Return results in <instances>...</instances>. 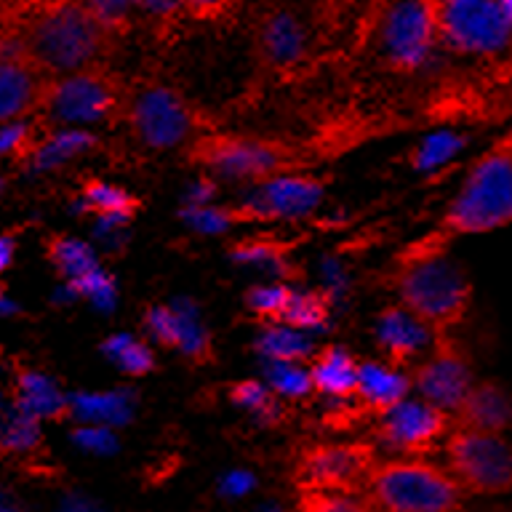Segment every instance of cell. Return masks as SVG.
Segmentation results:
<instances>
[{
	"label": "cell",
	"mask_w": 512,
	"mask_h": 512,
	"mask_svg": "<svg viewBox=\"0 0 512 512\" xmlns=\"http://www.w3.org/2000/svg\"><path fill=\"white\" fill-rule=\"evenodd\" d=\"M144 326L163 347H176L182 350V334H184V318L182 312L174 307H150L144 312Z\"/></svg>",
	"instance_id": "f1b7e54d"
},
{
	"label": "cell",
	"mask_w": 512,
	"mask_h": 512,
	"mask_svg": "<svg viewBox=\"0 0 512 512\" xmlns=\"http://www.w3.org/2000/svg\"><path fill=\"white\" fill-rule=\"evenodd\" d=\"M286 243H280L275 238H246L235 243L230 248L232 259L238 262H251V264H275L280 272H294L291 267H286Z\"/></svg>",
	"instance_id": "83f0119b"
},
{
	"label": "cell",
	"mask_w": 512,
	"mask_h": 512,
	"mask_svg": "<svg viewBox=\"0 0 512 512\" xmlns=\"http://www.w3.org/2000/svg\"><path fill=\"white\" fill-rule=\"evenodd\" d=\"M360 499L371 512H462L467 491L438 464L390 459L376 464Z\"/></svg>",
	"instance_id": "277c9868"
},
{
	"label": "cell",
	"mask_w": 512,
	"mask_h": 512,
	"mask_svg": "<svg viewBox=\"0 0 512 512\" xmlns=\"http://www.w3.org/2000/svg\"><path fill=\"white\" fill-rule=\"evenodd\" d=\"M43 248H46L48 262L54 264L59 275L70 280L78 291H83L88 283H94L102 275L91 248L86 243H80V240L64 238V235H48L43 240Z\"/></svg>",
	"instance_id": "44dd1931"
},
{
	"label": "cell",
	"mask_w": 512,
	"mask_h": 512,
	"mask_svg": "<svg viewBox=\"0 0 512 512\" xmlns=\"http://www.w3.org/2000/svg\"><path fill=\"white\" fill-rule=\"evenodd\" d=\"M3 30L48 75L67 78L104 67L112 38L99 27L86 3H30L3 11Z\"/></svg>",
	"instance_id": "6da1fadb"
},
{
	"label": "cell",
	"mask_w": 512,
	"mask_h": 512,
	"mask_svg": "<svg viewBox=\"0 0 512 512\" xmlns=\"http://www.w3.org/2000/svg\"><path fill=\"white\" fill-rule=\"evenodd\" d=\"M123 120L152 150L192 144L203 136L200 131L211 128L206 112H200L195 104L187 102L179 91L168 86H152V83L128 91V107Z\"/></svg>",
	"instance_id": "8992f818"
},
{
	"label": "cell",
	"mask_w": 512,
	"mask_h": 512,
	"mask_svg": "<svg viewBox=\"0 0 512 512\" xmlns=\"http://www.w3.org/2000/svg\"><path fill=\"white\" fill-rule=\"evenodd\" d=\"M376 464V451L368 443H323L299 454L294 480L299 491L360 496Z\"/></svg>",
	"instance_id": "8fae6325"
},
{
	"label": "cell",
	"mask_w": 512,
	"mask_h": 512,
	"mask_svg": "<svg viewBox=\"0 0 512 512\" xmlns=\"http://www.w3.org/2000/svg\"><path fill=\"white\" fill-rule=\"evenodd\" d=\"M472 368L464 350L448 334H435L430 358L419 363L411 374V387L422 400L443 411H456L472 390Z\"/></svg>",
	"instance_id": "4fadbf2b"
},
{
	"label": "cell",
	"mask_w": 512,
	"mask_h": 512,
	"mask_svg": "<svg viewBox=\"0 0 512 512\" xmlns=\"http://www.w3.org/2000/svg\"><path fill=\"white\" fill-rule=\"evenodd\" d=\"M502 11H504V16H507V22H510V27H512V0H510V3H502Z\"/></svg>",
	"instance_id": "f35d334b"
},
{
	"label": "cell",
	"mask_w": 512,
	"mask_h": 512,
	"mask_svg": "<svg viewBox=\"0 0 512 512\" xmlns=\"http://www.w3.org/2000/svg\"><path fill=\"white\" fill-rule=\"evenodd\" d=\"M256 350L262 352V358H267L270 363H296V366H302L310 358L312 347L304 336H299L291 328L267 326L259 334Z\"/></svg>",
	"instance_id": "603a6c76"
},
{
	"label": "cell",
	"mask_w": 512,
	"mask_h": 512,
	"mask_svg": "<svg viewBox=\"0 0 512 512\" xmlns=\"http://www.w3.org/2000/svg\"><path fill=\"white\" fill-rule=\"evenodd\" d=\"M16 254V243L14 238H8V235H0V275L11 267Z\"/></svg>",
	"instance_id": "8d00e7d4"
},
{
	"label": "cell",
	"mask_w": 512,
	"mask_h": 512,
	"mask_svg": "<svg viewBox=\"0 0 512 512\" xmlns=\"http://www.w3.org/2000/svg\"><path fill=\"white\" fill-rule=\"evenodd\" d=\"M86 6H88V11L94 14L96 22H99V27H102V30L107 32L112 40L123 38V35H128V32H131V24H134V19H131V11H134V8L128 6V3L104 0V3H86Z\"/></svg>",
	"instance_id": "e575fe53"
},
{
	"label": "cell",
	"mask_w": 512,
	"mask_h": 512,
	"mask_svg": "<svg viewBox=\"0 0 512 512\" xmlns=\"http://www.w3.org/2000/svg\"><path fill=\"white\" fill-rule=\"evenodd\" d=\"M3 304H6V296H3V288H0V310H3Z\"/></svg>",
	"instance_id": "ab89813d"
},
{
	"label": "cell",
	"mask_w": 512,
	"mask_h": 512,
	"mask_svg": "<svg viewBox=\"0 0 512 512\" xmlns=\"http://www.w3.org/2000/svg\"><path fill=\"white\" fill-rule=\"evenodd\" d=\"M395 288L400 294V307L422 320L432 334H448L456 323H462L472 302L467 272L446 254H398Z\"/></svg>",
	"instance_id": "3957f363"
},
{
	"label": "cell",
	"mask_w": 512,
	"mask_h": 512,
	"mask_svg": "<svg viewBox=\"0 0 512 512\" xmlns=\"http://www.w3.org/2000/svg\"><path fill=\"white\" fill-rule=\"evenodd\" d=\"M438 43L454 54L491 56L510 46L512 27L502 3L483 0H432Z\"/></svg>",
	"instance_id": "ba28073f"
},
{
	"label": "cell",
	"mask_w": 512,
	"mask_h": 512,
	"mask_svg": "<svg viewBox=\"0 0 512 512\" xmlns=\"http://www.w3.org/2000/svg\"><path fill=\"white\" fill-rule=\"evenodd\" d=\"M96 139L86 131H59V134L46 136L43 142H38V150L32 155V160L38 166H56L64 158H70L75 152H83L88 147H94Z\"/></svg>",
	"instance_id": "484cf974"
},
{
	"label": "cell",
	"mask_w": 512,
	"mask_h": 512,
	"mask_svg": "<svg viewBox=\"0 0 512 512\" xmlns=\"http://www.w3.org/2000/svg\"><path fill=\"white\" fill-rule=\"evenodd\" d=\"M80 192H83V200L88 203V208L99 216H107V219H131L142 208V203L131 192L99 182V179L83 182Z\"/></svg>",
	"instance_id": "cb8c5ba5"
},
{
	"label": "cell",
	"mask_w": 512,
	"mask_h": 512,
	"mask_svg": "<svg viewBox=\"0 0 512 512\" xmlns=\"http://www.w3.org/2000/svg\"><path fill=\"white\" fill-rule=\"evenodd\" d=\"M16 392H19V408L24 416L32 419H64L70 414V403L59 395L54 384L32 371H19L16 374Z\"/></svg>",
	"instance_id": "7402d4cb"
},
{
	"label": "cell",
	"mask_w": 512,
	"mask_h": 512,
	"mask_svg": "<svg viewBox=\"0 0 512 512\" xmlns=\"http://www.w3.org/2000/svg\"><path fill=\"white\" fill-rule=\"evenodd\" d=\"M443 454L448 470L467 494L499 496L512 491V443L502 435L451 430Z\"/></svg>",
	"instance_id": "9c48e42d"
},
{
	"label": "cell",
	"mask_w": 512,
	"mask_h": 512,
	"mask_svg": "<svg viewBox=\"0 0 512 512\" xmlns=\"http://www.w3.org/2000/svg\"><path fill=\"white\" fill-rule=\"evenodd\" d=\"M312 387L331 398H355L358 395L360 363L342 347H323L312 358Z\"/></svg>",
	"instance_id": "ffe728a7"
},
{
	"label": "cell",
	"mask_w": 512,
	"mask_h": 512,
	"mask_svg": "<svg viewBox=\"0 0 512 512\" xmlns=\"http://www.w3.org/2000/svg\"><path fill=\"white\" fill-rule=\"evenodd\" d=\"M368 32L379 40L384 62L390 70H416L427 62L430 48L438 43L432 0L379 6L374 19L368 22Z\"/></svg>",
	"instance_id": "30bf717a"
},
{
	"label": "cell",
	"mask_w": 512,
	"mask_h": 512,
	"mask_svg": "<svg viewBox=\"0 0 512 512\" xmlns=\"http://www.w3.org/2000/svg\"><path fill=\"white\" fill-rule=\"evenodd\" d=\"M38 150V126L35 123H11L0 128V158H11L16 163L30 160Z\"/></svg>",
	"instance_id": "f546056e"
},
{
	"label": "cell",
	"mask_w": 512,
	"mask_h": 512,
	"mask_svg": "<svg viewBox=\"0 0 512 512\" xmlns=\"http://www.w3.org/2000/svg\"><path fill=\"white\" fill-rule=\"evenodd\" d=\"M512 224V155L502 150L483 152L446 208L427 243L446 251L451 238L483 235Z\"/></svg>",
	"instance_id": "7a4b0ae2"
},
{
	"label": "cell",
	"mask_w": 512,
	"mask_h": 512,
	"mask_svg": "<svg viewBox=\"0 0 512 512\" xmlns=\"http://www.w3.org/2000/svg\"><path fill=\"white\" fill-rule=\"evenodd\" d=\"M187 160L214 171L224 179L264 184L278 176H288L310 166L312 158L296 144L267 139V136H240L211 131L187 144Z\"/></svg>",
	"instance_id": "5b68a950"
},
{
	"label": "cell",
	"mask_w": 512,
	"mask_h": 512,
	"mask_svg": "<svg viewBox=\"0 0 512 512\" xmlns=\"http://www.w3.org/2000/svg\"><path fill=\"white\" fill-rule=\"evenodd\" d=\"M494 150L510 152V155H512V128H510V131H507V134L502 136V139H496V142H494Z\"/></svg>",
	"instance_id": "74e56055"
},
{
	"label": "cell",
	"mask_w": 512,
	"mask_h": 512,
	"mask_svg": "<svg viewBox=\"0 0 512 512\" xmlns=\"http://www.w3.org/2000/svg\"><path fill=\"white\" fill-rule=\"evenodd\" d=\"M131 88L104 64L56 80L46 115L56 123H123Z\"/></svg>",
	"instance_id": "52a82bcc"
},
{
	"label": "cell",
	"mask_w": 512,
	"mask_h": 512,
	"mask_svg": "<svg viewBox=\"0 0 512 512\" xmlns=\"http://www.w3.org/2000/svg\"><path fill=\"white\" fill-rule=\"evenodd\" d=\"M104 352L115 360L120 371L128 376H142L152 371V352L142 342H136L131 336H112L104 344Z\"/></svg>",
	"instance_id": "4316f807"
},
{
	"label": "cell",
	"mask_w": 512,
	"mask_h": 512,
	"mask_svg": "<svg viewBox=\"0 0 512 512\" xmlns=\"http://www.w3.org/2000/svg\"><path fill=\"white\" fill-rule=\"evenodd\" d=\"M230 398L243 408H251L254 414L264 416V419H272L278 416V406H275V398L272 392L259 382H240L230 387Z\"/></svg>",
	"instance_id": "d590c367"
},
{
	"label": "cell",
	"mask_w": 512,
	"mask_h": 512,
	"mask_svg": "<svg viewBox=\"0 0 512 512\" xmlns=\"http://www.w3.org/2000/svg\"><path fill=\"white\" fill-rule=\"evenodd\" d=\"M432 339H435V334H432L430 328L424 326L422 320H416L411 312L403 310L400 304H392V307L379 312L376 342L382 347L387 366H406L427 344L432 347Z\"/></svg>",
	"instance_id": "ac0fdd59"
},
{
	"label": "cell",
	"mask_w": 512,
	"mask_h": 512,
	"mask_svg": "<svg viewBox=\"0 0 512 512\" xmlns=\"http://www.w3.org/2000/svg\"><path fill=\"white\" fill-rule=\"evenodd\" d=\"M56 80L24 54L11 32L0 27V128L19 123L32 112H46Z\"/></svg>",
	"instance_id": "7c38bea8"
},
{
	"label": "cell",
	"mask_w": 512,
	"mask_h": 512,
	"mask_svg": "<svg viewBox=\"0 0 512 512\" xmlns=\"http://www.w3.org/2000/svg\"><path fill=\"white\" fill-rule=\"evenodd\" d=\"M296 512H371L360 496L331 494V491H299Z\"/></svg>",
	"instance_id": "4dcf8cb0"
},
{
	"label": "cell",
	"mask_w": 512,
	"mask_h": 512,
	"mask_svg": "<svg viewBox=\"0 0 512 512\" xmlns=\"http://www.w3.org/2000/svg\"><path fill=\"white\" fill-rule=\"evenodd\" d=\"M267 376H270V384L275 387V392L286 395V398H304L307 392L315 390L310 379V368L296 366V363H270Z\"/></svg>",
	"instance_id": "1f68e13d"
},
{
	"label": "cell",
	"mask_w": 512,
	"mask_h": 512,
	"mask_svg": "<svg viewBox=\"0 0 512 512\" xmlns=\"http://www.w3.org/2000/svg\"><path fill=\"white\" fill-rule=\"evenodd\" d=\"M328 320V299L323 294H294V302L286 312V326L315 328Z\"/></svg>",
	"instance_id": "d6a6232c"
},
{
	"label": "cell",
	"mask_w": 512,
	"mask_h": 512,
	"mask_svg": "<svg viewBox=\"0 0 512 512\" xmlns=\"http://www.w3.org/2000/svg\"><path fill=\"white\" fill-rule=\"evenodd\" d=\"M411 390V379L403 376L398 368L382 366V363H360L358 395L360 408L366 414L384 416L392 408L400 406Z\"/></svg>",
	"instance_id": "d6986e66"
},
{
	"label": "cell",
	"mask_w": 512,
	"mask_h": 512,
	"mask_svg": "<svg viewBox=\"0 0 512 512\" xmlns=\"http://www.w3.org/2000/svg\"><path fill=\"white\" fill-rule=\"evenodd\" d=\"M326 192V182L312 174H288L256 184L251 198L240 203L243 222H270V219H291L304 216L318 206Z\"/></svg>",
	"instance_id": "9a60e30c"
},
{
	"label": "cell",
	"mask_w": 512,
	"mask_h": 512,
	"mask_svg": "<svg viewBox=\"0 0 512 512\" xmlns=\"http://www.w3.org/2000/svg\"><path fill=\"white\" fill-rule=\"evenodd\" d=\"M254 43L262 64L286 70L304 62L310 38L296 14L286 8H264L254 22Z\"/></svg>",
	"instance_id": "2e32d148"
},
{
	"label": "cell",
	"mask_w": 512,
	"mask_h": 512,
	"mask_svg": "<svg viewBox=\"0 0 512 512\" xmlns=\"http://www.w3.org/2000/svg\"><path fill=\"white\" fill-rule=\"evenodd\" d=\"M512 427V395L502 382H475L454 411V430L502 435Z\"/></svg>",
	"instance_id": "e0dca14e"
},
{
	"label": "cell",
	"mask_w": 512,
	"mask_h": 512,
	"mask_svg": "<svg viewBox=\"0 0 512 512\" xmlns=\"http://www.w3.org/2000/svg\"><path fill=\"white\" fill-rule=\"evenodd\" d=\"M454 419L443 408L427 400H403L390 414L379 416L374 435L398 454H427L435 451L440 438H446Z\"/></svg>",
	"instance_id": "5bb4252c"
},
{
	"label": "cell",
	"mask_w": 512,
	"mask_h": 512,
	"mask_svg": "<svg viewBox=\"0 0 512 512\" xmlns=\"http://www.w3.org/2000/svg\"><path fill=\"white\" fill-rule=\"evenodd\" d=\"M464 139L462 136H454V134H435L430 136L427 142H422L411 152V166L424 171V168H432L443 163L446 158H451L456 150H462Z\"/></svg>",
	"instance_id": "836d02e7"
},
{
	"label": "cell",
	"mask_w": 512,
	"mask_h": 512,
	"mask_svg": "<svg viewBox=\"0 0 512 512\" xmlns=\"http://www.w3.org/2000/svg\"><path fill=\"white\" fill-rule=\"evenodd\" d=\"M291 302H294V291L288 286H256L246 294V307L267 326L272 323L280 326L286 320Z\"/></svg>",
	"instance_id": "d4e9b609"
}]
</instances>
